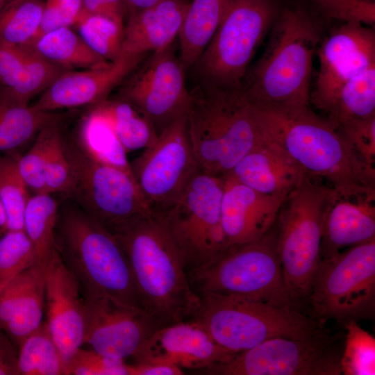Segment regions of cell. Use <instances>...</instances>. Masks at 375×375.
<instances>
[{"instance_id": "6da1fadb", "label": "cell", "mask_w": 375, "mask_h": 375, "mask_svg": "<svg viewBox=\"0 0 375 375\" xmlns=\"http://www.w3.org/2000/svg\"><path fill=\"white\" fill-rule=\"evenodd\" d=\"M112 234L128 258L142 310L158 328L191 319L200 303L163 213L151 212Z\"/></svg>"}, {"instance_id": "7a4b0ae2", "label": "cell", "mask_w": 375, "mask_h": 375, "mask_svg": "<svg viewBox=\"0 0 375 375\" xmlns=\"http://www.w3.org/2000/svg\"><path fill=\"white\" fill-rule=\"evenodd\" d=\"M267 47L240 87L248 101L260 108L310 106L313 58L321 31L301 8L281 10Z\"/></svg>"}, {"instance_id": "3957f363", "label": "cell", "mask_w": 375, "mask_h": 375, "mask_svg": "<svg viewBox=\"0 0 375 375\" xmlns=\"http://www.w3.org/2000/svg\"><path fill=\"white\" fill-rule=\"evenodd\" d=\"M262 138L305 175L338 190L375 186L364 176L337 126L309 106L252 105Z\"/></svg>"}, {"instance_id": "277c9868", "label": "cell", "mask_w": 375, "mask_h": 375, "mask_svg": "<svg viewBox=\"0 0 375 375\" xmlns=\"http://www.w3.org/2000/svg\"><path fill=\"white\" fill-rule=\"evenodd\" d=\"M188 136L200 172L223 177L263 142L253 107L239 88L200 83L190 91Z\"/></svg>"}, {"instance_id": "5b68a950", "label": "cell", "mask_w": 375, "mask_h": 375, "mask_svg": "<svg viewBox=\"0 0 375 375\" xmlns=\"http://www.w3.org/2000/svg\"><path fill=\"white\" fill-rule=\"evenodd\" d=\"M55 247L79 283L83 294L107 297L143 310L128 258L119 241L74 202L59 207Z\"/></svg>"}, {"instance_id": "8992f818", "label": "cell", "mask_w": 375, "mask_h": 375, "mask_svg": "<svg viewBox=\"0 0 375 375\" xmlns=\"http://www.w3.org/2000/svg\"><path fill=\"white\" fill-rule=\"evenodd\" d=\"M199 296V306L191 319L235 354L274 338L308 340L331 335L322 322L294 306L228 295Z\"/></svg>"}, {"instance_id": "52a82bcc", "label": "cell", "mask_w": 375, "mask_h": 375, "mask_svg": "<svg viewBox=\"0 0 375 375\" xmlns=\"http://www.w3.org/2000/svg\"><path fill=\"white\" fill-rule=\"evenodd\" d=\"M187 275L197 295L241 297L294 306L277 251L275 223L260 238L228 246L212 260Z\"/></svg>"}, {"instance_id": "ba28073f", "label": "cell", "mask_w": 375, "mask_h": 375, "mask_svg": "<svg viewBox=\"0 0 375 375\" xmlns=\"http://www.w3.org/2000/svg\"><path fill=\"white\" fill-rule=\"evenodd\" d=\"M331 187L305 176L283 201L275 227L277 251L292 300L308 298L320 259L324 211Z\"/></svg>"}, {"instance_id": "9c48e42d", "label": "cell", "mask_w": 375, "mask_h": 375, "mask_svg": "<svg viewBox=\"0 0 375 375\" xmlns=\"http://www.w3.org/2000/svg\"><path fill=\"white\" fill-rule=\"evenodd\" d=\"M281 10L275 0H229L212 38L191 69L197 82L239 88Z\"/></svg>"}, {"instance_id": "30bf717a", "label": "cell", "mask_w": 375, "mask_h": 375, "mask_svg": "<svg viewBox=\"0 0 375 375\" xmlns=\"http://www.w3.org/2000/svg\"><path fill=\"white\" fill-rule=\"evenodd\" d=\"M71 180L65 194L112 233L152 211L132 173L92 158L65 137Z\"/></svg>"}, {"instance_id": "8fae6325", "label": "cell", "mask_w": 375, "mask_h": 375, "mask_svg": "<svg viewBox=\"0 0 375 375\" xmlns=\"http://www.w3.org/2000/svg\"><path fill=\"white\" fill-rule=\"evenodd\" d=\"M322 323L371 317L375 307V239L322 259L308 298Z\"/></svg>"}, {"instance_id": "7c38bea8", "label": "cell", "mask_w": 375, "mask_h": 375, "mask_svg": "<svg viewBox=\"0 0 375 375\" xmlns=\"http://www.w3.org/2000/svg\"><path fill=\"white\" fill-rule=\"evenodd\" d=\"M223 186L224 176L199 170L163 213L187 272L206 265L228 247L221 217Z\"/></svg>"}, {"instance_id": "4fadbf2b", "label": "cell", "mask_w": 375, "mask_h": 375, "mask_svg": "<svg viewBox=\"0 0 375 375\" xmlns=\"http://www.w3.org/2000/svg\"><path fill=\"white\" fill-rule=\"evenodd\" d=\"M130 167L149 209L164 213L171 208L199 171L186 115L166 127Z\"/></svg>"}, {"instance_id": "5bb4252c", "label": "cell", "mask_w": 375, "mask_h": 375, "mask_svg": "<svg viewBox=\"0 0 375 375\" xmlns=\"http://www.w3.org/2000/svg\"><path fill=\"white\" fill-rule=\"evenodd\" d=\"M333 335L299 340L274 338L199 371L210 375H341Z\"/></svg>"}, {"instance_id": "9a60e30c", "label": "cell", "mask_w": 375, "mask_h": 375, "mask_svg": "<svg viewBox=\"0 0 375 375\" xmlns=\"http://www.w3.org/2000/svg\"><path fill=\"white\" fill-rule=\"evenodd\" d=\"M185 72L172 44L153 53L149 61L124 84L119 97L142 113L159 135L186 115L190 91L185 84Z\"/></svg>"}, {"instance_id": "2e32d148", "label": "cell", "mask_w": 375, "mask_h": 375, "mask_svg": "<svg viewBox=\"0 0 375 375\" xmlns=\"http://www.w3.org/2000/svg\"><path fill=\"white\" fill-rule=\"evenodd\" d=\"M316 54L319 69L310 103L326 114L348 80L375 65L374 28L344 23L320 42Z\"/></svg>"}, {"instance_id": "e0dca14e", "label": "cell", "mask_w": 375, "mask_h": 375, "mask_svg": "<svg viewBox=\"0 0 375 375\" xmlns=\"http://www.w3.org/2000/svg\"><path fill=\"white\" fill-rule=\"evenodd\" d=\"M83 344L108 357L132 358L158 329L144 311L103 296L83 294Z\"/></svg>"}, {"instance_id": "ac0fdd59", "label": "cell", "mask_w": 375, "mask_h": 375, "mask_svg": "<svg viewBox=\"0 0 375 375\" xmlns=\"http://www.w3.org/2000/svg\"><path fill=\"white\" fill-rule=\"evenodd\" d=\"M46 324L66 365L84 340L85 300L81 285L56 249L47 261Z\"/></svg>"}, {"instance_id": "d6986e66", "label": "cell", "mask_w": 375, "mask_h": 375, "mask_svg": "<svg viewBox=\"0 0 375 375\" xmlns=\"http://www.w3.org/2000/svg\"><path fill=\"white\" fill-rule=\"evenodd\" d=\"M235 355L218 345L200 324L189 319L157 329L132 358L133 363L162 362L200 371Z\"/></svg>"}, {"instance_id": "ffe728a7", "label": "cell", "mask_w": 375, "mask_h": 375, "mask_svg": "<svg viewBox=\"0 0 375 375\" xmlns=\"http://www.w3.org/2000/svg\"><path fill=\"white\" fill-rule=\"evenodd\" d=\"M375 239V186L331 188L324 217L320 259Z\"/></svg>"}, {"instance_id": "44dd1931", "label": "cell", "mask_w": 375, "mask_h": 375, "mask_svg": "<svg viewBox=\"0 0 375 375\" xmlns=\"http://www.w3.org/2000/svg\"><path fill=\"white\" fill-rule=\"evenodd\" d=\"M144 56L122 52L114 62L97 67L67 71L57 78L32 106L39 110L92 106L109 93L142 61Z\"/></svg>"}, {"instance_id": "7402d4cb", "label": "cell", "mask_w": 375, "mask_h": 375, "mask_svg": "<svg viewBox=\"0 0 375 375\" xmlns=\"http://www.w3.org/2000/svg\"><path fill=\"white\" fill-rule=\"evenodd\" d=\"M285 198L259 193L224 176L221 217L227 245L251 242L266 234Z\"/></svg>"}, {"instance_id": "603a6c76", "label": "cell", "mask_w": 375, "mask_h": 375, "mask_svg": "<svg viewBox=\"0 0 375 375\" xmlns=\"http://www.w3.org/2000/svg\"><path fill=\"white\" fill-rule=\"evenodd\" d=\"M47 261H37L0 290V327L17 349L43 323Z\"/></svg>"}, {"instance_id": "cb8c5ba5", "label": "cell", "mask_w": 375, "mask_h": 375, "mask_svg": "<svg viewBox=\"0 0 375 375\" xmlns=\"http://www.w3.org/2000/svg\"><path fill=\"white\" fill-rule=\"evenodd\" d=\"M190 0H164L128 12L122 52L144 56L173 44L178 35Z\"/></svg>"}, {"instance_id": "d4e9b609", "label": "cell", "mask_w": 375, "mask_h": 375, "mask_svg": "<svg viewBox=\"0 0 375 375\" xmlns=\"http://www.w3.org/2000/svg\"><path fill=\"white\" fill-rule=\"evenodd\" d=\"M226 175L259 193L284 198L306 176L265 141L247 153Z\"/></svg>"}, {"instance_id": "484cf974", "label": "cell", "mask_w": 375, "mask_h": 375, "mask_svg": "<svg viewBox=\"0 0 375 375\" xmlns=\"http://www.w3.org/2000/svg\"><path fill=\"white\" fill-rule=\"evenodd\" d=\"M229 0L190 1L178 33L180 61L191 69L217 31Z\"/></svg>"}, {"instance_id": "4316f807", "label": "cell", "mask_w": 375, "mask_h": 375, "mask_svg": "<svg viewBox=\"0 0 375 375\" xmlns=\"http://www.w3.org/2000/svg\"><path fill=\"white\" fill-rule=\"evenodd\" d=\"M90 107L89 110L108 121L127 153L146 149L158 138L150 121L133 105L121 97L107 98Z\"/></svg>"}, {"instance_id": "83f0119b", "label": "cell", "mask_w": 375, "mask_h": 375, "mask_svg": "<svg viewBox=\"0 0 375 375\" xmlns=\"http://www.w3.org/2000/svg\"><path fill=\"white\" fill-rule=\"evenodd\" d=\"M26 45L68 71L90 69L110 62L94 52L70 26L48 32Z\"/></svg>"}, {"instance_id": "f1b7e54d", "label": "cell", "mask_w": 375, "mask_h": 375, "mask_svg": "<svg viewBox=\"0 0 375 375\" xmlns=\"http://www.w3.org/2000/svg\"><path fill=\"white\" fill-rule=\"evenodd\" d=\"M58 118L53 112L17 103L0 90V152H14L35 138L46 124Z\"/></svg>"}, {"instance_id": "f546056e", "label": "cell", "mask_w": 375, "mask_h": 375, "mask_svg": "<svg viewBox=\"0 0 375 375\" xmlns=\"http://www.w3.org/2000/svg\"><path fill=\"white\" fill-rule=\"evenodd\" d=\"M74 141L97 161L132 173L127 152L110 124L101 115L88 110L81 119Z\"/></svg>"}, {"instance_id": "4dcf8cb0", "label": "cell", "mask_w": 375, "mask_h": 375, "mask_svg": "<svg viewBox=\"0 0 375 375\" xmlns=\"http://www.w3.org/2000/svg\"><path fill=\"white\" fill-rule=\"evenodd\" d=\"M375 116V65L348 80L340 89L325 117L337 125Z\"/></svg>"}, {"instance_id": "1f68e13d", "label": "cell", "mask_w": 375, "mask_h": 375, "mask_svg": "<svg viewBox=\"0 0 375 375\" xmlns=\"http://www.w3.org/2000/svg\"><path fill=\"white\" fill-rule=\"evenodd\" d=\"M59 204L49 193L31 194L24 215V231L31 241L39 261L48 260L55 251V231Z\"/></svg>"}, {"instance_id": "d6a6232c", "label": "cell", "mask_w": 375, "mask_h": 375, "mask_svg": "<svg viewBox=\"0 0 375 375\" xmlns=\"http://www.w3.org/2000/svg\"><path fill=\"white\" fill-rule=\"evenodd\" d=\"M19 375H65V363L46 322L18 347Z\"/></svg>"}, {"instance_id": "836d02e7", "label": "cell", "mask_w": 375, "mask_h": 375, "mask_svg": "<svg viewBox=\"0 0 375 375\" xmlns=\"http://www.w3.org/2000/svg\"><path fill=\"white\" fill-rule=\"evenodd\" d=\"M44 0H10L0 9V41L12 46L30 43L37 33Z\"/></svg>"}, {"instance_id": "e575fe53", "label": "cell", "mask_w": 375, "mask_h": 375, "mask_svg": "<svg viewBox=\"0 0 375 375\" xmlns=\"http://www.w3.org/2000/svg\"><path fill=\"white\" fill-rule=\"evenodd\" d=\"M74 26L87 45L107 61L114 62L120 56L124 39V23L85 10Z\"/></svg>"}, {"instance_id": "d590c367", "label": "cell", "mask_w": 375, "mask_h": 375, "mask_svg": "<svg viewBox=\"0 0 375 375\" xmlns=\"http://www.w3.org/2000/svg\"><path fill=\"white\" fill-rule=\"evenodd\" d=\"M19 155L0 154V200L8 217V231L24 230V215L31 195L17 166Z\"/></svg>"}, {"instance_id": "8d00e7d4", "label": "cell", "mask_w": 375, "mask_h": 375, "mask_svg": "<svg viewBox=\"0 0 375 375\" xmlns=\"http://www.w3.org/2000/svg\"><path fill=\"white\" fill-rule=\"evenodd\" d=\"M24 56V76L18 86L10 92L0 87L5 95L22 104H28L36 95L41 94L66 69L40 55L31 46H19Z\"/></svg>"}, {"instance_id": "74e56055", "label": "cell", "mask_w": 375, "mask_h": 375, "mask_svg": "<svg viewBox=\"0 0 375 375\" xmlns=\"http://www.w3.org/2000/svg\"><path fill=\"white\" fill-rule=\"evenodd\" d=\"M366 179L375 184V116L335 125Z\"/></svg>"}, {"instance_id": "f35d334b", "label": "cell", "mask_w": 375, "mask_h": 375, "mask_svg": "<svg viewBox=\"0 0 375 375\" xmlns=\"http://www.w3.org/2000/svg\"><path fill=\"white\" fill-rule=\"evenodd\" d=\"M346 328L345 346L340 357L344 375L375 374V338L351 319L344 324Z\"/></svg>"}, {"instance_id": "ab89813d", "label": "cell", "mask_w": 375, "mask_h": 375, "mask_svg": "<svg viewBox=\"0 0 375 375\" xmlns=\"http://www.w3.org/2000/svg\"><path fill=\"white\" fill-rule=\"evenodd\" d=\"M59 127V118L46 124L38 133L28 151L18 156V169L31 194L46 192L44 175L49 150Z\"/></svg>"}, {"instance_id": "60d3db41", "label": "cell", "mask_w": 375, "mask_h": 375, "mask_svg": "<svg viewBox=\"0 0 375 375\" xmlns=\"http://www.w3.org/2000/svg\"><path fill=\"white\" fill-rule=\"evenodd\" d=\"M37 261L35 248L24 230L3 233L0 238V290Z\"/></svg>"}, {"instance_id": "b9f144b4", "label": "cell", "mask_w": 375, "mask_h": 375, "mask_svg": "<svg viewBox=\"0 0 375 375\" xmlns=\"http://www.w3.org/2000/svg\"><path fill=\"white\" fill-rule=\"evenodd\" d=\"M65 375H128L125 360L79 348L66 365Z\"/></svg>"}, {"instance_id": "7bdbcfd3", "label": "cell", "mask_w": 375, "mask_h": 375, "mask_svg": "<svg viewBox=\"0 0 375 375\" xmlns=\"http://www.w3.org/2000/svg\"><path fill=\"white\" fill-rule=\"evenodd\" d=\"M71 180V167L65 149V136L60 127L51 140L45 169V192L65 194Z\"/></svg>"}, {"instance_id": "ee69618b", "label": "cell", "mask_w": 375, "mask_h": 375, "mask_svg": "<svg viewBox=\"0 0 375 375\" xmlns=\"http://www.w3.org/2000/svg\"><path fill=\"white\" fill-rule=\"evenodd\" d=\"M84 12L83 0H46L39 29L30 43L57 28L74 26Z\"/></svg>"}, {"instance_id": "f6af8a7d", "label": "cell", "mask_w": 375, "mask_h": 375, "mask_svg": "<svg viewBox=\"0 0 375 375\" xmlns=\"http://www.w3.org/2000/svg\"><path fill=\"white\" fill-rule=\"evenodd\" d=\"M328 17L374 27V0H317Z\"/></svg>"}, {"instance_id": "bcb514c9", "label": "cell", "mask_w": 375, "mask_h": 375, "mask_svg": "<svg viewBox=\"0 0 375 375\" xmlns=\"http://www.w3.org/2000/svg\"><path fill=\"white\" fill-rule=\"evenodd\" d=\"M22 48L0 41V87L7 92L16 88L24 76Z\"/></svg>"}, {"instance_id": "7dc6e473", "label": "cell", "mask_w": 375, "mask_h": 375, "mask_svg": "<svg viewBox=\"0 0 375 375\" xmlns=\"http://www.w3.org/2000/svg\"><path fill=\"white\" fill-rule=\"evenodd\" d=\"M85 10L109 17L124 24L128 11L125 0H83Z\"/></svg>"}, {"instance_id": "c3c4849f", "label": "cell", "mask_w": 375, "mask_h": 375, "mask_svg": "<svg viewBox=\"0 0 375 375\" xmlns=\"http://www.w3.org/2000/svg\"><path fill=\"white\" fill-rule=\"evenodd\" d=\"M4 331L0 328V375H19L18 351Z\"/></svg>"}, {"instance_id": "681fc988", "label": "cell", "mask_w": 375, "mask_h": 375, "mask_svg": "<svg viewBox=\"0 0 375 375\" xmlns=\"http://www.w3.org/2000/svg\"><path fill=\"white\" fill-rule=\"evenodd\" d=\"M128 375H181L183 371L171 364L142 362L128 364Z\"/></svg>"}, {"instance_id": "f907efd6", "label": "cell", "mask_w": 375, "mask_h": 375, "mask_svg": "<svg viewBox=\"0 0 375 375\" xmlns=\"http://www.w3.org/2000/svg\"><path fill=\"white\" fill-rule=\"evenodd\" d=\"M162 1L164 0H125L128 12L146 8Z\"/></svg>"}, {"instance_id": "816d5d0a", "label": "cell", "mask_w": 375, "mask_h": 375, "mask_svg": "<svg viewBox=\"0 0 375 375\" xmlns=\"http://www.w3.org/2000/svg\"><path fill=\"white\" fill-rule=\"evenodd\" d=\"M8 217L3 204L0 200V229L7 232Z\"/></svg>"}, {"instance_id": "f5cc1de1", "label": "cell", "mask_w": 375, "mask_h": 375, "mask_svg": "<svg viewBox=\"0 0 375 375\" xmlns=\"http://www.w3.org/2000/svg\"><path fill=\"white\" fill-rule=\"evenodd\" d=\"M10 0H0V9L3 8Z\"/></svg>"}]
</instances>
